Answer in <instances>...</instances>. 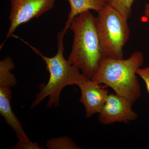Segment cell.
<instances>
[{
  "mask_svg": "<svg viewBox=\"0 0 149 149\" xmlns=\"http://www.w3.org/2000/svg\"><path fill=\"white\" fill-rule=\"evenodd\" d=\"M69 28L73 32L74 38L68 60L92 80L105 58L97 33L95 17L90 11L85 12L73 18Z\"/></svg>",
  "mask_w": 149,
  "mask_h": 149,
  "instance_id": "1",
  "label": "cell"
},
{
  "mask_svg": "<svg viewBox=\"0 0 149 149\" xmlns=\"http://www.w3.org/2000/svg\"><path fill=\"white\" fill-rule=\"evenodd\" d=\"M65 28L58 32L57 35V52L55 55L49 57L44 55L39 50L29 46L33 51L40 56L45 61L46 69L50 77L47 84L40 85V91L36 95L31 108L39 104L47 97H49L47 104L48 108L54 106L58 107L60 96L63 89L68 85H77L89 79L80 72L63 56L64 50L63 38L66 32Z\"/></svg>",
  "mask_w": 149,
  "mask_h": 149,
  "instance_id": "2",
  "label": "cell"
},
{
  "mask_svg": "<svg viewBox=\"0 0 149 149\" xmlns=\"http://www.w3.org/2000/svg\"><path fill=\"white\" fill-rule=\"evenodd\" d=\"M143 60V55L139 51L134 52L126 59L105 58L91 80L110 87L116 94L133 104L141 97V87L136 72Z\"/></svg>",
  "mask_w": 149,
  "mask_h": 149,
  "instance_id": "3",
  "label": "cell"
},
{
  "mask_svg": "<svg viewBox=\"0 0 149 149\" xmlns=\"http://www.w3.org/2000/svg\"><path fill=\"white\" fill-rule=\"evenodd\" d=\"M97 13L96 28L105 57L123 59V47L130 35L128 19L108 5Z\"/></svg>",
  "mask_w": 149,
  "mask_h": 149,
  "instance_id": "4",
  "label": "cell"
},
{
  "mask_svg": "<svg viewBox=\"0 0 149 149\" xmlns=\"http://www.w3.org/2000/svg\"><path fill=\"white\" fill-rule=\"evenodd\" d=\"M9 19L10 26L6 40L13 36L17 28L31 19L38 18L52 9L55 0H10Z\"/></svg>",
  "mask_w": 149,
  "mask_h": 149,
  "instance_id": "5",
  "label": "cell"
},
{
  "mask_svg": "<svg viewBox=\"0 0 149 149\" xmlns=\"http://www.w3.org/2000/svg\"><path fill=\"white\" fill-rule=\"evenodd\" d=\"M133 104L128 99L116 94H109L105 104L99 113V120L104 125L115 122L129 123L138 118L132 109Z\"/></svg>",
  "mask_w": 149,
  "mask_h": 149,
  "instance_id": "6",
  "label": "cell"
},
{
  "mask_svg": "<svg viewBox=\"0 0 149 149\" xmlns=\"http://www.w3.org/2000/svg\"><path fill=\"white\" fill-rule=\"evenodd\" d=\"M101 84L89 79L77 85L81 92L80 101L85 107L88 118L100 113L106 102L108 91Z\"/></svg>",
  "mask_w": 149,
  "mask_h": 149,
  "instance_id": "7",
  "label": "cell"
},
{
  "mask_svg": "<svg viewBox=\"0 0 149 149\" xmlns=\"http://www.w3.org/2000/svg\"><path fill=\"white\" fill-rule=\"evenodd\" d=\"M11 98L10 87L0 86V114L6 123L13 129L19 140H29L21 123L12 109L10 106Z\"/></svg>",
  "mask_w": 149,
  "mask_h": 149,
  "instance_id": "8",
  "label": "cell"
},
{
  "mask_svg": "<svg viewBox=\"0 0 149 149\" xmlns=\"http://www.w3.org/2000/svg\"><path fill=\"white\" fill-rule=\"evenodd\" d=\"M70 10L64 28L67 30L71 20L80 14L90 10L99 13L107 5L106 0H68Z\"/></svg>",
  "mask_w": 149,
  "mask_h": 149,
  "instance_id": "9",
  "label": "cell"
},
{
  "mask_svg": "<svg viewBox=\"0 0 149 149\" xmlns=\"http://www.w3.org/2000/svg\"><path fill=\"white\" fill-rule=\"evenodd\" d=\"M15 67L12 58L8 56L0 61V86L14 87L17 84L15 76L11 72Z\"/></svg>",
  "mask_w": 149,
  "mask_h": 149,
  "instance_id": "10",
  "label": "cell"
},
{
  "mask_svg": "<svg viewBox=\"0 0 149 149\" xmlns=\"http://www.w3.org/2000/svg\"><path fill=\"white\" fill-rule=\"evenodd\" d=\"M107 5L110 6L128 19L132 13V6L134 0H106Z\"/></svg>",
  "mask_w": 149,
  "mask_h": 149,
  "instance_id": "11",
  "label": "cell"
},
{
  "mask_svg": "<svg viewBox=\"0 0 149 149\" xmlns=\"http://www.w3.org/2000/svg\"><path fill=\"white\" fill-rule=\"evenodd\" d=\"M47 148L49 149H80L68 137H62L51 139L47 142Z\"/></svg>",
  "mask_w": 149,
  "mask_h": 149,
  "instance_id": "12",
  "label": "cell"
},
{
  "mask_svg": "<svg viewBox=\"0 0 149 149\" xmlns=\"http://www.w3.org/2000/svg\"><path fill=\"white\" fill-rule=\"evenodd\" d=\"M13 149H41L37 143H33L30 141H19L16 145L12 147Z\"/></svg>",
  "mask_w": 149,
  "mask_h": 149,
  "instance_id": "13",
  "label": "cell"
},
{
  "mask_svg": "<svg viewBox=\"0 0 149 149\" xmlns=\"http://www.w3.org/2000/svg\"><path fill=\"white\" fill-rule=\"evenodd\" d=\"M136 73L144 80L147 92L149 94V65L144 68H140L137 70Z\"/></svg>",
  "mask_w": 149,
  "mask_h": 149,
  "instance_id": "14",
  "label": "cell"
},
{
  "mask_svg": "<svg viewBox=\"0 0 149 149\" xmlns=\"http://www.w3.org/2000/svg\"><path fill=\"white\" fill-rule=\"evenodd\" d=\"M145 15L149 24V3L145 5Z\"/></svg>",
  "mask_w": 149,
  "mask_h": 149,
  "instance_id": "15",
  "label": "cell"
}]
</instances>
